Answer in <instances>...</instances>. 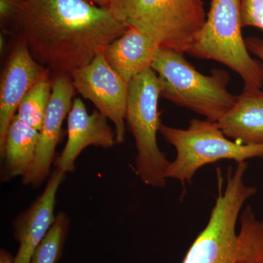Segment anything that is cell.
I'll return each mask as SVG.
<instances>
[{
  "label": "cell",
  "instance_id": "1",
  "mask_svg": "<svg viewBox=\"0 0 263 263\" xmlns=\"http://www.w3.org/2000/svg\"><path fill=\"white\" fill-rule=\"evenodd\" d=\"M128 28L86 0H22L16 32L34 60L57 74L89 64Z\"/></svg>",
  "mask_w": 263,
  "mask_h": 263
},
{
  "label": "cell",
  "instance_id": "2",
  "mask_svg": "<svg viewBox=\"0 0 263 263\" xmlns=\"http://www.w3.org/2000/svg\"><path fill=\"white\" fill-rule=\"evenodd\" d=\"M247 168V162L230 167L226 182L217 169L215 204L181 263H263V219L250 205L243 208L257 192L245 183Z\"/></svg>",
  "mask_w": 263,
  "mask_h": 263
},
{
  "label": "cell",
  "instance_id": "3",
  "mask_svg": "<svg viewBox=\"0 0 263 263\" xmlns=\"http://www.w3.org/2000/svg\"><path fill=\"white\" fill-rule=\"evenodd\" d=\"M152 68L158 78L161 97L209 120L218 122L236 102L237 96L228 89V72L213 69L210 76L203 75L183 53L160 48Z\"/></svg>",
  "mask_w": 263,
  "mask_h": 263
},
{
  "label": "cell",
  "instance_id": "4",
  "mask_svg": "<svg viewBox=\"0 0 263 263\" xmlns=\"http://www.w3.org/2000/svg\"><path fill=\"white\" fill-rule=\"evenodd\" d=\"M110 10L160 48L188 53L205 23L202 0H115Z\"/></svg>",
  "mask_w": 263,
  "mask_h": 263
},
{
  "label": "cell",
  "instance_id": "5",
  "mask_svg": "<svg viewBox=\"0 0 263 263\" xmlns=\"http://www.w3.org/2000/svg\"><path fill=\"white\" fill-rule=\"evenodd\" d=\"M159 133L176 151V159L167 167V178L178 180L182 184L191 183L199 170L217 161L239 163L255 157L263 158V143L245 145L231 141L217 122L206 119H192L186 129L162 124Z\"/></svg>",
  "mask_w": 263,
  "mask_h": 263
},
{
  "label": "cell",
  "instance_id": "6",
  "mask_svg": "<svg viewBox=\"0 0 263 263\" xmlns=\"http://www.w3.org/2000/svg\"><path fill=\"white\" fill-rule=\"evenodd\" d=\"M242 0H212L205 23L188 53L226 65L243 86L262 89L263 64L251 57L242 34Z\"/></svg>",
  "mask_w": 263,
  "mask_h": 263
},
{
  "label": "cell",
  "instance_id": "7",
  "mask_svg": "<svg viewBox=\"0 0 263 263\" xmlns=\"http://www.w3.org/2000/svg\"><path fill=\"white\" fill-rule=\"evenodd\" d=\"M160 97L158 78L152 67L129 82L126 124L136 141V174L145 184L155 188L165 186L171 162L157 143L162 124Z\"/></svg>",
  "mask_w": 263,
  "mask_h": 263
},
{
  "label": "cell",
  "instance_id": "8",
  "mask_svg": "<svg viewBox=\"0 0 263 263\" xmlns=\"http://www.w3.org/2000/svg\"><path fill=\"white\" fill-rule=\"evenodd\" d=\"M70 75L76 91L113 123L117 144L124 142L129 83L109 65L103 53Z\"/></svg>",
  "mask_w": 263,
  "mask_h": 263
},
{
  "label": "cell",
  "instance_id": "9",
  "mask_svg": "<svg viewBox=\"0 0 263 263\" xmlns=\"http://www.w3.org/2000/svg\"><path fill=\"white\" fill-rule=\"evenodd\" d=\"M76 91L70 73L54 74L51 98L40 130L35 157L30 169L23 177L24 184L37 187L49 176L61 136L62 124L70 113Z\"/></svg>",
  "mask_w": 263,
  "mask_h": 263
},
{
  "label": "cell",
  "instance_id": "10",
  "mask_svg": "<svg viewBox=\"0 0 263 263\" xmlns=\"http://www.w3.org/2000/svg\"><path fill=\"white\" fill-rule=\"evenodd\" d=\"M47 68L38 63L24 43L18 40L10 53L0 82V153L4 149L10 123L21 102Z\"/></svg>",
  "mask_w": 263,
  "mask_h": 263
},
{
  "label": "cell",
  "instance_id": "11",
  "mask_svg": "<svg viewBox=\"0 0 263 263\" xmlns=\"http://www.w3.org/2000/svg\"><path fill=\"white\" fill-rule=\"evenodd\" d=\"M117 144L115 129L99 110L88 114L84 102L75 98L67 118V141L55 162L56 170L67 174L74 171L75 162L87 147L111 148Z\"/></svg>",
  "mask_w": 263,
  "mask_h": 263
},
{
  "label": "cell",
  "instance_id": "12",
  "mask_svg": "<svg viewBox=\"0 0 263 263\" xmlns=\"http://www.w3.org/2000/svg\"><path fill=\"white\" fill-rule=\"evenodd\" d=\"M65 178L64 173L53 171L43 193L15 219L13 228L18 249L13 263H29L34 250L51 230L56 219L57 192Z\"/></svg>",
  "mask_w": 263,
  "mask_h": 263
},
{
  "label": "cell",
  "instance_id": "13",
  "mask_svg": "<svg viewBox=\"0 0 263 263\" xmlns=\"http://www.w3.org/2000/svg\"><path fill=\"white\" fill-rule=\"evenodd\" d=\"M160 48L146 33L129 26L108 45L103 53L109 65L129 83L152 67Z\"/></svg>",
  "mask_w": 263,
  "mask_h": 263
},
{
  "label": "cell",
  "instance_id": "14",
  "mask_svg": "<svg viewBox=\"0 0 263 263\" xmlns=\"http://www.w3.org/2000/svg\"><path fill=\"white\" fill-rule=\"evenodd\" d=\"M223 133L245 145L263 143V91L243 86L235 105L218 121Z\"/></svg>",
  "mask_w": 263,
  "mask_h": 263
},
{
  "label": "cell",
  "instance_id": "15",
  "mask_svg": "<svg viewBox=\"0 0 263 263\" xmlns=\"http://www.w3.org/2000/svg\"><path fill=\"white\" fill-rule=\"evenodd\" d=\"M40 131L13 118L7 133L4 149L3 176L5 179L25 176L35 157Z\"/></svg>",
  "mask_w": 263,
  "mask_h": 263
},
{
  "label": "cell",
  "instance_id": "16",
  "mask_svg": "<svg viewBox=\"0 0 263 263\" xmlns=\"http://www.w3.org/2000/svg\"><path fill=\"white\" fill-rule=\"evenodd\" d=\"M53 79L48 70L25 95L15 117L29 127L41 130L48 102L51 98Z\"/></svg>",
  "mask_w": 263,
  "mask_h": 263
},
{
  "label": "cell",
  "instance_id": "17",
  "mask_svg": "<svg viewBox=\"0 0 263 263\" xmlns=\"http://www.w3.org/2000/svg\"><path fill=\"white\" fill-rule=\"evenodd\" d=\"M69 226L70 221L65 213L57 214L53 226L34 250L29 263L58 262L63 253Z\"/></svg>",
  "mask_w": 263,
  "mask_h": 263
},
{
  "label": "cell",
  "instance_id": "18",
  "mask_svg": "<svg viewBox=\"0 0 263 263\" xmlns=\"http://www.w3.org/2000/svg\"><path fill=\"white\" fill-rule=\"evenodd\" d=\"M22 0H0V26L5 34L16 32L17 19Z\"/></svg>",
  "mask_w": 263,
  "mask_h": 263
},
{
  "label": "cell",
  "instance_id": "19",
  "mask_svg": "<svg viewBox=\"0 0 263 263\" xmlns=\"http://www.w3.org/2000/svg\"><path fill=\"white\" fill-rule=\"evenodd\" d=\"M243 27H256L263 30V0H242Z\"/></svg>",
  "mask_w": 263,
  "mask_h": 263
},
{
  "label": "cell",
  "instance_id": "20",
  "mask_svg": "<svg viewBox=\"0 0 263 263\" xmlns=\"http://www.w3.org/2000/svg\"><path fill=\"white\" fill-rule=\"evenodd\" d=\"M249 53L257 57L263 64V40L257 37H248L245 40Z\"/></svg>",
  "mask_w": 263,
  "mask_h": 263
},
{
  "label": "cell",
  "instance_id": "21",
  "mask_svg": "<svg viewBox=\"0 0 263 263\" xmlns=\"http://www.w3.org/2000/svg\"><path fill=\"white\" fill-rule=\"evenodd\" d=\"M86 1L89 2L91 4L100 7V8L110 9L115 0H86Z\"/></svg>",
  "mask_w": 263,
  "mask_h": 263
},
{
  "label": "cell",
  "instance_id": "22",
  "mask_svg": "<svg viewBox=\"0 0 263 263\" xmlns=\"http://www.w3.org/2000/svg\"><path fill=\"white\" fill-rule=\"evenodd\" d=\"M14 257L5 249L0 251V263H13Z\"/></svg>",
  "mask_w": 263,
  "mask_h": 263
}]
</instances>
